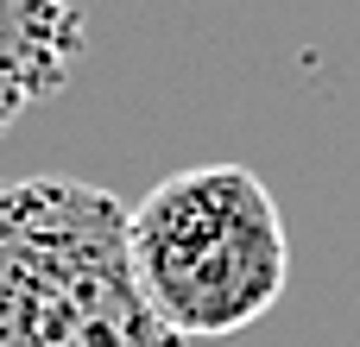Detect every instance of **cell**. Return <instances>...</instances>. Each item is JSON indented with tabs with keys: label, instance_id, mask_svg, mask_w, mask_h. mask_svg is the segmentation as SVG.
Listing matches in <instances>:
<instances>
[{
	"label": "cell",
	"instance_id": "1",
	"mask_svg": "<svg viewBox=\"0 0 360 347\" xmlns=\"http://www.w3.org/2000/svg\"><path fill=\"white\" fill-rule=\"evenodd\" d=\"M127 221L82 177L0 183V347H184L133 272Z\"/></svg>",
	"mask_w": 360,
	"mask_h": 347
},
{
	"label": "cell",
	"instance_id": "2",
	"mask_svg": "<svg viewBox=\"0 0 360 347\" xmlns=\"http://www.w3.org/2000/svg\"><path fill=\"white\" fill-rule=\"evenodd\" d=\"M133 272L177 341L253 329L291 284V240L272 190L247 164L165 177L127 221Z\"/></svg>",
	"mask_w": 360,
	"mask_h": 347
},
{
	"label": "cell",
	"instance_id": "3",
	"mask_svg": "<svg viewBox=\"0 0 360 347\" xmlns=\"http://www.w3.org/2000/svg\"><path fill=\"white\" fill-rule=\"evenodd\" d=\"M76 57H82L76 0H0V82H13L25 101L57 95Z\"/></svg>",
	"mask_w": 360,
	"mask_h": 347
},
{
	"label": "cell",
	"instance_id": "4",
	"mask_svg": "<svg viewBox=\"0 0 360 347\" xmlns=\"http://www.w3.org/2000/svg\"><path fill=\"white\" fill-rule=\"evenodd\" d=\"M19 107H32V101H25V95H19L13 82H0V139H6V126L19 120Z\"/></svg>",
	"mask_w": 360,
	"mask_h": 347
}]
</instances>
